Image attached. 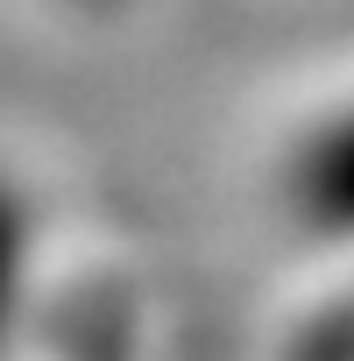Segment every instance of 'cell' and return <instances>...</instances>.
I'll return each instance as SVG.
<instances>
[{"mask_svg": "<svg viewBox=\"0 0 354 361\" xmlns=\"http://www.w3.org/2000/svg\"><path fill=\"white\" fill-rule=\"evenodd\" d=\"M283 206L319 241H354V106L305 128L283 156Z\"/></svg>", "mask_w": 354, "mask_h": 361, "instance_id": "obj_1", "label": "cell"}, {"mask_svg": "<svg viewBox=\"0 0 354 361\" xmlns=\"http://www.w3.org/2000/svg\"><path fill=\"white\" fill-rule=\"evenodd\" d=\"M57 8H71V15H121V8H135V0H57Z\"/></svg>", "mask_w": 354, "mask_h": 361, "instance_id": "obj_3", "label": "cell"}, {"mask_svg": "<svg viewBox=\"0 0 354 361\" xmlns=\"http://www.w3.org/2000/svg\"><path fill=\"white\" fill-rule=\"evenodd\" d=\"M29 276H36V206L0 170V354H8V340L29 312Z\"/></svg>", "mask_w": 354, "mask_h": 361, "instance_id": "obj_2", "label": "cell"}]
</instances>
